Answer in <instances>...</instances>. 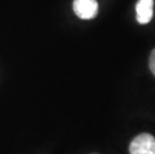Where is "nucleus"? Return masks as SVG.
Segmentation results:
<instances>
[{"mask_svg":"<svg viewBox=\"0 0 155 154\" xmlns=\"http://www.w3.org/2000/svg\"><path fill=\"white\" fill-rule=\"evenodd\" d=\"M130 154H155V138L148 133L137 135L129 145Z\"/></svg>","mask_w":155,"mask_h":154,"instance_id":"obj_1","label":"nucleus"},{"mask_svg":"<svg viewBox=\"0 0 155 154\" xmlns=\"http://www.w3.org/2000/svg\"><path fill=\"white\" fill-rule=\"evenodd\" d=\"M73 10L79 18L92 19L98 13V3L96 0H74Z\"/></svg>","mask_w":155,"mask_h":154,"instance_id":"obj_2","label":"nucleus"},{"mask_svg":"<svg viewBox=\"0 0 155 154\" xmlns=\"http://www.w3.org/2000/svg\"><path fill=\"white\" fill-rule=\"evenodd\" d=\"M154 0H138L136 3V20L140 24H147L153 17Z\"/></svg>","mask_w":155,"mask_h":154,"instance_id":"obj_3","label":"nucleus"},{"mask_svg":"<svg viewBox=\"0 0 155 154\" xmlns=\"http://www.w3.org/2000/svg\"><path fill=\"white\" fill-rule=\"evenodd\" d=\"M149 68L155 76V48L151 51V54L149 57Z\"/></svg>","mask_w":155,"mask_h":154,"instance_id":"obj_4","label":"nucleus"}]
</instances>
